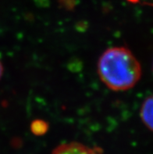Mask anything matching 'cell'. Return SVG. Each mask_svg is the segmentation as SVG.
Wrapping results in <instances>:
<instances>
[{"mask_svg": "<svg viewBox=\"0 0 153 154\" xmlns=\"http://www.w3.org/2000/svg\"><path fill=\"white\" fill-rule=\"evenodd\" d=\"M100 80L112 91L132 88L142 77V66L131 51L124 46L107 49L97 63Z\"/></svg>", "mask_w": 153, "mask_h": 154, "instance_id": "cell-1", "label": "cell"}, {"mask_svg": "<svg viewBox=\"0 0 153 154\" xmlns=\"http://www.w3.org/2000/svg\"><path fill=\"white\" fill-rule=\"evenodd\" d=\"M2 74H3V66H2V63L0 60V79L2 78Z\"/></svg>", "mask_w": 153, "mask_h": 154, "instance_id": "cell-5", "label": "cell"}, {"mask_svg": "<svg viewBox=\"0 0 153 154\" xmlns=\"http://www.w3.org/2000/svg\"><path fill=\"white\" fill-rule=\"evenodd\" d=\"M52 154H103V150L97 147L87 146L81 143L72 142L63 143L56 147Z\"/></svg>", "mask_w": 153, "mask_h": 154, "instance_id": "cell-2", "label": "cell"}, {"mask_svg": "<svg viewBox=\"0 0 153 154\" xmlns=\"http://www.w3.org/2000/svg\"><path fill=\"white\" fill-rule=\"evenodd\" d=\"M140 117L144 125L153 131V94L142 103L140 109Z\"/></svg>", "mask_w": 153, "mask_h": 154, "instance_id": "cell-3", "label": "cell"}, {"mask_svg": "<svg viewBox=\"0 0 153 154\" xmlns=\"http://www.w3.org/2000/svg\"><path fill=\"white\" fill-rule=\"evenodd\" d=\"M130 1H131V2H135L136 0H130Z\"/></svg>", "mask_w": 153, "mask_h": 154, "instance_id": "cell-6", "label": "cell"}, {"mask_svg": "<svg viewBox=\"0 0 153 154\" xmlns=\"http://www.w3.org/2000/svg\"><path fill=\"white\" fill-rule=\"evenodd\" d=\"M48 130H49V124L43 120H35L31 125V132L37 136L45 135Z\"/></svg>", "mask_w": 153, "mask_h": 154, "instance_id": "cell-4", "label": "cell"}]
</instances>
